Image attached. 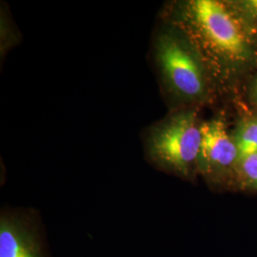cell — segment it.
Segmentation results:
<instances>
[{
	"label": "cell",
	"instance_id": "cell-6",
	"mask_svg": "<svg viewBox=\"0 0 257 257\" xmlns=\"http://www.w3.org/2000/svg\"><path fill=\"white\" fill-rule=\"evenodd\" d=\"M230 133L238 150L239 160L257 154V110L248 108L242 111Z\"/></svg>",
	"mask_w": 257,
	"mask_h": 257
},
{
	"label": "cell",
	"instance_id": "cell-8",
	"mask_svg": "<svg viewBox=\"0 0 257 257\" xmlns=\"http://www.w3.org/2000/svg\"><path fill=\"white\" fill-rule=\"evenodd\" d=\"M19 31L14 25L13 20L7 11L1 9V38H0V52L1 57L5 56L11 49H13L19 42Z\"/></svg>",
	"mask_w": 257,
	"mask_h": 257
},
{
	"label": "cell",
	"instance_id": "cell-7",
	"mask_svg": "<svg viewBox=\"0 0 257 257\" xmlns=\"http://www.w3.org/2000/svg\"><path fill=\"white\" fill-rule=\"evenodd\" d=\"M231 190L257 192V154L239 160Z\"/></svg>",
	"mask_w": 257,
	"mask_h": 257
},
{
	"label": "cell",
	"instance_id": "cell-2",
	"mask_svg": "<svg viewBox=\"0 0 257 257\" xmlns=\"http://www.w3.org/2000/svg\"><path fill=\"white\" fill-rule=\"evenodd\" d=\"M160 89L171 110H201L219 96L209 68L183 30L162 19L152 43Z\"/></svg>",
	"mask_w": 257,
	"mask_h": 257
},
{
	"label": "cell",
	"instance_id": "cell-3",
	"mask_svg": "<svg viewBox=\"0 0 257 257\" xmlns=\"http://www.w3.org/2000/svg\"><path fill=\"white\" fill-rule=\"evenodd\" d=\"M199 110H170L165 117L148 127L143 144L152 165L184 180L196 179L204 122Z\"/></svg>",
	"mask_w": 257,
	"mask_h": 257
},
{
	"label": "cell",
	"instance_id": "cell-1",
	"mask_svg": "<svg viewBox=\"0 0 257 257\" xmlns=\"http://www.w3.org/2000/svg\"><path fill=\"white\" fill-rule=\"evenodd\" d=\"M162 19L183 30L209 68L218 96L233 95L257 71V26L230 0H180Z\"/></svg>",
	"mask_w": 257,
	"mask_h": 257
},
{
	"label": "cell",
	"instance_id": "cell-4",
	"mask_svg": "<svg viewBox=\"0 0 257 257\" xmlns=\"http://www.w3.org/2000/svg\"><path fill=\"white\" fill-rule=\"evenodd\" d=\"M239 153L226 117L204 120L197 171L212 189L231 190L238 165Z\"/></svg>",
	"mask_w": 257,
	"mask_h": 257
},
{
	"label": "cell",
	"instance_id": "cell-10",
	"mask_svg": "<svg viewBox=\"0 0 257 257\" xmlns=\"http://www.w3.org/2000/svg\"><path fill=\"white\" fill-rule=\"evenodd\" d=\"M241 89L248 109L257 110V71L248 77Z\"/></svg>",
	"mask_w": 257,
	"mask_h": 257
},
{
	"label": "cell",
	"instance_id": "cell-9",
	"mask_svg": "<svg viewBox=\"0 0 257 257\" xmlns=\"http://www.w3.org/2000/svg\"><path fill=\"white\" fill-rule=\"evenodd\" d=\"M231 5L249 23L257 26V0H230Z\"/></svg>",
	"mask_w": 257,
	"mask_h": 257
},
{
	"label": "cell",
	"instance_id": "cell-5",
	"mask_svg": "<svg viewBox=\"0 0 257 257\" xmlns=\"http://www.w3.org/2000/svg\"><path fill=\"white\" fill-rule=\"evenodd\" d=\"M0 257H44L35 224L19 211H2Z\"/></svg>",
	"mask_w": 257,
	"mask_h": 257
}]
</instances>
